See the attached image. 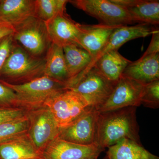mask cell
Returning <instances> with one entry per match:
<instances>
[{
	"instance_id": "5b68a950",
	"label": "cell",
	"mask_w": 159,
	"mask_h": 159,
	"mask_svg": "<svg viewBox=\"0 0 159 159\" xmlns=\"http://www.w3.org/2000/svg\"><path fill=\"white\" fill-rule=\"evenodd\" d=\"M14 40L34 57L44 58L51 43L45 24L36 16L30 18L14 29Z\"/></svg>"
},
{
	"instance_id": "2e32d148",
	"label": "cell",
	"mask_w": 159,
	"mask_h": 159,
	"mask_svg": "<svg viewBox=\"0 0 159 159\" xmlns=\"http://www.w3.org/2000/svg\"><path fill=\"white\" fill-rule=\"evenodd\" d=\"M125 8L133 23L154 26L159 24L158 0H111Z\"/></svg>"
},
{
	"instance_id": "3957f363",
	"label": "cell",
	"mask_w": 159,
	"mask_h": 159,
	"mask_svg": "<svg viewBox=\"0 0 159 159\" xmlns=\"http://www.w3.org/2000/svg\"><path fill=\"white\" fill-rule=\"evenodd\" d=\"M0 83L12 89L22 107L29 110L44 106L50 98L68 89L66 84L45 76L19 85Z\"/></svg>"
},
{
	"instance_id": "9c48e42d",
	"label": "cell",
	"mask_w": 159,
	"mask_h": 159,
	"mask_svg": "<svg viewBox=\"0 0 159 159\" xmlns=\"http://www.w3.org/2000/svg\"><path fill=\"white\" fill-rule=\"evenodd\" d=\"M99 114L96 108L89 107L70 124L60 129L58 138L80 145H97Z\"/></svg>"
},
{
	"instance_id": "8992f818",
	"label": "cell",
	"mask_w": 159,
	"mask_h": 159,
	"mask_svg": "<svg viewBox=\"0 0 159 159\" xmlns=\"http://www.w3.org/2000/svg\"><path fill=\"white\" fill-rule=\"evenodd\" d=\"M28 135L40 152L43 151L59 135L58 127L53 115L46 106L29 110Z\"/></svg>"
},
{
	"instance_id": "f546056e",
	"label": "cell",
	"mask_w": 159,
	"mask_h": 159,
	"mask_svg": "<svg viewBox=\"0 0 159 159\" xmlns=\"http://www.w3.org/2000/svg\"><path fill=\"white\" fill-rule=\"evenodd\" d=\"M14 29L8 23L0 20V39L14 33Z\"/></svg>"
},
{
	"instance_id": "30bf717a",
	"label": "cell",
	"mask_w": 159,
	"mask_h": 159,
	"mask_svg": "<svg viewBox=\"0 0 159 159\" xmlns=\"http://www.w3.org/2000/svg\"><path fill=\"white\" fill-rule=\"evenodd\" d=\"M144 85L133 79L121 76L106 102L99 108V112L141 105Z\"/></svg>"
},
{
	"instance_id": "e0dca14e",
	"label": "cell",
	"mask_w": 159,
	"mask_h": 159,
	"mask_svg": "<svg viewBox=\"0 0 159 159\" xmlns=\"http://www.w3.org/2000/svg\"><path fill=\"white\" fill-rule=\"evenodd\" d=\"M122 75L143 85L159 80V53L142 56L138 60L131 61Z\"/></svg>"
},
{
	"instance_id": "1f68e13d",
	"label": "cell",
	"mask_w": 159,
	"mask_h": 159,
	"mask_svg": "<svg viewBox=\"0 0 159 159\" xmlns=\"http://www.w3.org/2000/svg\"></svg>"
},
{
	"instance_id": "ba28073f",
	"label": "cell",
	"mask_w": 159,
	"mask_h": 159,
	"mask_svg": "<svg viewBox=\"0 0 159 159\" xmlns=\"http://www.w3.org/2000/svg\"><path fill=\"white\" fill-rule=\"evenodd\" d=\"M69 2L102 25L124 26L134 23L126 9L111 0H74Z\"/></svg>"
},
{
	"instance_id": "cb8c5ba5",
	"label": "cell",
	"mask_w": 159,
	"mask_h": 159,
	"mask_svg": "<svg viewBox=\"0 0 159 159\" xmlns=\"http://www.w3.org/2000/svg\"><path fill=\"white\" fill-rule=\"evenodd\" d=\"M29 128L28 114L21 118L0 124V142L27 133Z\"/></svg>"
},
{
	"instance_id": "603a6c76",
	"label": "cell",
	"mask_w": 159,
	"mask_h": 159,
	"mask_svg": "<svg viewBox=\"0 0 159 159\" xmlns=\"http://www.w3.org/2000/svg\"><path fill=\"white\" fill-rule=\"evenodd\" d=\"M69 1L66 0H35L36 17L46 22L66 11Z\"/></svg>"
},
{
	"instance_id": "277c9868",
	"label": "cell",
	"mask_w": 159,
	"mask_h": 159,
	"mask_svg": "<svg viewBox=\"0 0 159 159\" xmlns=\"http://www.w3.org/2000/svg\"><path fill=\"white\" fill-rule=\"evenodd\" d=\"M117 82L107 79L93 67L72 80L68 89L80 94L89 106L98 111L110 96Z\"/></svg>"
},
{
	"instance_id": "9a60e30c",
	"label": "cell",
	"mask_w": 159,
	"mask_h": 159,
	"mask_svg": "<svg viewBox=\"0 0 159 159\" xmlns=\"http://www.w3.org/2000/svg\"><path fill=\"white\" fill-rule=\"evenodd\" d=\"M42 158L27 133L0 142V159H31Z\"/></svg>"
},
{
	"instance_id": "5bb4252c",
	"label": "cell",
	"mask_w": 159,
	"mask_h": 159,
	"mask_svg": "<svg viewBox=\"0 0 159 159\" xmlns=\"http://www.w3.org/2000/svg\"><path fill=\"white\" fill-rule=\"evenodd\" d=\"M120 26L81 24V33L78 39L79 47L87 51L92 60L105 46L114 30Z\"/></svg>"
},
{
	"instance_id": "ac0fdd59",
	"label": "cell",
	"mask_w": 159,
	"mask_h": 159,
	"mask_svg": "<svg viewBox=\"0 0 159 159\" xmlns=\"http://www.w3.org/2000/svg\"><path fill=\"white\" fill-rule=\"evenodd\" d=\"M34 16L35 0H0V20L14 29Z\"/></svg>"
},
{
	"instance_id": "d6986e66",
	"label": "cell",
	"mask_w": 159,
	"mask_h": 159,
	"mask_svg": "<svg viewBox=\"0 0 159 159\" xmlns=\"http://www.w3.org/2000/svg\"><path fill=\"white\" fill-rule=\"evenodd\" d=\"M44 76L68 86L71 80L68 72L62 47L51 43L45 56Z\"/></svg>"
},
{
	"instance_id": "4fadbf2b",
	"label": "cell",
	"mask_w": 159,
	"mask_h": 159,
	"mask_svg": "<svg viewBox=\"0 0 159 159\" xmlns=\"http://www.w3.org/2000/svg\"><path fill=\"white\" fill-rule=\"evenodd\" d=\"M158 29L157 27L145 24H139L132 26H119L114 30L105 46L82 73L90 69L97 60L107 52L113 50H118L121 46L131 40L147 37L153 34Z\"/></svg>"
},
{
	"instance_id": "7c38bea8",
	"label": "cell",
	"mask_w": 159,
	"mask_h": 159,
	"mask_svg": "<svg viewBox=\"0 0 159 159\" xmlns=\"http://www.w3.org/2000/svg\"><path fill=\"white\" fill-rule=\"evenodd\" d=\"M44 22L51 43L62 48L71 44L79 46L81 24L73 20L66 11Z\"/></svg>"
},
{
	"instance_id": "4316f807",
	"label": "cell",
	"mask_w": 159,
	"mask_h": 159,
	"mask_svg": "<svg viewBox=\"0 0 159 159\" xmlns=\"http://www.w3.org/2000/svg\"><path fill=\"white\" fill-rule=\"evenodd\" d=\"M13 34L0 39V71L9 57L14 45L15 41Z\"/></svg>"
},
{
	"instance_id": "f1b7e54d",
	"label": "cell",
	"mask_w": 159,
	"mask_h": 159,
	"mask_svg": "<svg viewBox=\"0 0 159 159\" xmlns=\"http://www.w3.org/2000/svg\"><path fill=\"white\" fill-rule=\"evenodd\" d=\"M159 53V31H156L152 34V38L148 46V48L146 50L142 56H145Z\"/></svg>"
},
{
	"instance_id": "52a82bcc",
	"label": "cell",
	"mask_w": 159,
	"mask_h": 159,
	"mask_svg": "<svg viewBox=\"0 0 159 159\" xmlns=\"http://www.w3.org/2000/svg\"><path fill=\"white\" fill-rule=\"evenodd\" d=\"M44 105L51 111L60 129L70 124L89 107L80 94L70 89L50 98Z\"/></svg>"
},
{
	"instance_id": "d4e9b609",
	"label": "cell",
	"mask_w": 159,
	"mask_h": 159,
	"mask_svg": "<svg viewBox=\"0 0 159 159\" xmlns=\"http://www.w3.org/2000/svg\"><path fill=\"white\" fill-rule=\"evenodd\" d=\"M152 109L159 108V80L144 85L141 105Z\"/></svg>"
},
{
	"instance_id": "4dcf8cb0",
	"label": "cell",
	"mask_w": 159,
	"mask_h": 159,
	"mask_svg": "<svg viewBox=\"0 0 159 159\" xmlns=\"http://www.w3.org/2000/svg\"><path fill=\"white\" fill-rule=\"evenodd\" d=\"M37 159H45L43 158L42 157V158H38Z\"/></svg>"
},
{
	"instance_id": "44dd1931",
	"label": "cell",
	"mask_w": 159,
	"mask_h": 159,
	"mask_svg": "<svg viewBox=\"0 0 159 159\" xmlns=\"http://www.w3.org/2000/svg\"><path fill=\"white\" fill-rule=\"evenodd\" d=\"M107 159H159L141 144L128 139H123L108 147Z\"/></svg>"
},
{
	"instance_id": "83f0119b",
	"label": "cell",
	"mask_w": 159,
	"mask_h": 159,
	"mask_svg": "<svg viewBox=\"0 0 159 159\" xmlns=\"http://www.w3.org/2000/svg\"><path fill=\"white\" fill-rule=\"evenodd\" d=\"M29 110L24 107L0 108V124L24 116Z\"/></svg>"
},
{
	"instance_id": "484cf974",
	"label": "cell",
	"mask_w": 159,
	"mask_h": 159,
	"mask_svg": "<svg viewBox=\"0 0 159 159\" xmlns=\"http://www.w3.org/2000/svg\"><path fill=\"white\" fill-rule=\"evenodd\" d=\"M14 107H23L13 91L0 83V108Z\"/></svg>"
},
{
	"instance_id": "8fae6325",
	"label": "cell",
	"mask_w": 159,
	"mask_h": 159,
	"mask_svg": "<svg viewBox=\"0 0 159 159\" xmlns=\"http://www.w3.org/2000/svg\"><path fill=\"white\" fill-rule=\"evenodd\" d=\"M103 150L99 145H83L57 138L43 151L45 159H97Z\"/></svg>"
},
{
	"instance_id": "ffe728a7",
	"label": "cell",
	"mask_w": 159,
	"mask_h": 159,
	"mask_svg": "<svg viewBox=\"0 0 159 159\" xmlns=\"http://www.w3.org/2000/svg\"><path fill=\"white\" fill-rule=\"evenodd\" d=\"M131 62V61L122 56L118 50H115L109 51L102 55L97 60L92 67H95L111 81L117 82L125 68Z\"/></svg>"
},
{
	"instance_id": "7a4b0ae2",
	"label": "cell",
	"mask_w": 159,
	"mask_h": 159,
	"mask_svg": "<svg viewBox=\"0 0 159 159\" xmlns=\"http://www.w3.org/2000/svg\"><path fill=\"white\" fill-rule=\"evenodd\" d=\"M45 65V57L32 56L15 41L0 71V80L14 85L24 84L44 76Z\"/></svg>"
},
{
	"instance_id": "7402d4cb",
	"label": "cell",
	"mask_w": 159,
	"mask_h": 159,
	"mask_svg": "<svg viewBox=\"0 0 159 159\" xmlns=\"http://www.w3.org/2000/svg\"><path fill=\"white\" fill-rule=\"evenodd\" d=\"M63 50L67 69L71 78L70 84L86 70L93 58L87 51L76 45L66 46L63 48Z\"/></svg>"
},
{
	"instance_id": "6da1fadb",
	"label": "cell",
	"mask_w": 159,
	"mask_h": 159,
	"mask_svg": "<svg viewBox=\"0 0 159 159\" xmlns=\"http://www.w3.org/2000/svg\"><path fill=\"white\" fill-rule=\"evenodd\" d=\"M128 139L141 144L136 119V107H127L99 112L97 143L103 150Z\"/></svg>"
}]
</instances>
